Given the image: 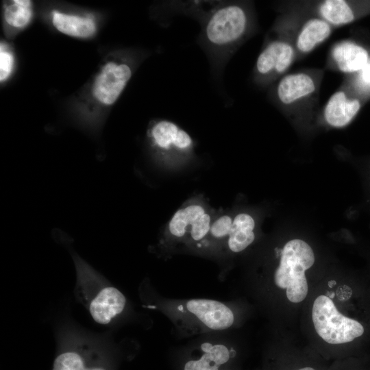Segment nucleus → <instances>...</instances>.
Segmentation results:
<instances>
[{"mask_svg": "<svg viewBox=\"0 0 370 370\" xmlns=\"http://www.w3.org/2000/svg\"><path fill=\"white\" fill-rule=\"evenodd\" d=\"M140 295L145 306L164 314L180 338L223 332L234 327L236 312L230 302L210 299H175L161 296L150 283H142Z\"/></svg>", "mask_w": 370, "mask_h": 370, "instance_id": "1", "label": "nucleus"}, {"mask_svg": "<svg viewBox=\"0 0 370 370\" xmlns=\"http://www.w3.org/2000/svg\"><path fill=\"white\" fill-rule=\"evenodd\" d=\"M251 26V12L240 2H221L209 13L202 21L201 41L216 66H222Z\"/></svg>", "mask_w": 370, "mask_h": 370, "instance_id": "2", "label": "nucleus"}, {"mask_svg": "<svg viewBox=\"0 0 370 370\" xmlns=\"http://www.w3.org/2000/svg\"><path fill=\"white\" fill-rule=\"evenodd\" d=\"M76 271L75 295L93 320L107 325L127 308L125 295L110 284L76 254H73Z\"/></svg>", "mask_w": 370, "mask_h": 370, "instance_id": "3", "label": "nucleus"}, {"mask_svg": "<svg viewBox=\"0 0 370 370\" xmlns=\"http://www.w3.org/2000/svg\"><path fill=\"white\" fill-rule=\"evenodd\" d=\"M314 260L312 249L304 241L293 239L285 244L273 274V282L277 287L286 289L291 302L299 303L306 297L308 286L305 271Z\"/></svg>", "mask_w": 370, "mask_h": 370, "instance_id": "4", "label": "nucleus"}, {"mask_svg": "<svg viewBox=\"0 0 370 370\" xmlns=\"http://www.w3.org/2000/svg\"><path fill=\"white\" fill-rule=\"evenodd\" d=\"M312 319L317 334L330 345L352 342L364 333L362 324L342 314L326 295H319L315 299Z\"/></svg>", "mask_w": 370, "mask_h": 370, "instance_id": "5", "label": "nucleus"}, {"mask_svg": "<svg viewBox=\"0 0 370 370\" xmlns=\"http://www.w3.org/2000/svg\"><path fill=\"white\" fill-rule=\"evenodd\" d=\"M211 224L212 217L207 208L203 204L190 203L173 215L166 230L164 242L198 250L206 239Z\"/></svg>", "mask_w": 370, "mask_h": 370, "instance_id": "6", "label": "nucleus"}, {"mask_svg": "<svg viewBox=\"0 0 370 370\" xmlns=\"http://www.w3.org/2000/svg\"><path fill=\"white\" fill-rule=\"evenodd\" d=\"M147 138L153 153L161 160L185 158L193 150L191 136L169 120L152 122L147 131Z\"/></svg>", "mask_w": 370, "mask_h": 370, "instance_id": "7", "label": "nucleus"}, {"mask_svg": "<svg viewBox=\"0 0 370 370\" xmlns=\"http://www.w3.org/2000/svg\"><path fill=\"white\" fill-rule=\"evenodd\" d=\"M224 332H214L196 337L194 349L198 356L184 364V370H220L236 356V350L225 342Z\"/></svg>", "mask_w": 370, "mask_h": 370, "instance_id": "8", "label": "nucleus"}, {"mask_svg": "<svg viewBox=\"0 0 370 370\" xmlns=\"http://www.w3.org/2000/svg\"><path fill=\"white\" fill-rule=\"evenodd\" d=\"M130 59L110 61L106 63L94 82L92 94L101 103L112 105L118 99L133 73Z\"/></svg>", "mask_w": 370, "mask_h": 370, "instance_id": "9", "label": "nucleus"}, {"mask_svg": "<svg viewBox=\"0 0 370 370\" xmlns=\"http://www.w3.org/2000/svg\"><path fill=\"white\" fill-rule=\"evenodd\" d=\"M295 50L283 40L271 41L264 47L256 62L254 77L256 82L265 84L287 70L293 62Z\"/></svg>", "mask_w": 370, "mask_h": 370, "instance_id": "10", "label": "nucleus"}, {"mask_svg": "<svg viewBox=\"0 0 370 370\" xmlns=\"http://www.w3.org/2000/svg\"><path fill=\"white\" fill-rule=\"evenodd\" d=\"M311 75L297 73L285 75L278 83L276 93L280 101L291 105L313 94L317 88Z\"/></svg>", "mask_w": 370, "mask_h": 370, "instance_id": "11", "label": "nucleus"}, {"mask_svg": "<svg viewBox=\"0 0 370 370\" xmlns=\"http://www.w3.org/2000/svg\"><path fill=\"white\" fill-rule=\"evenodd\" d=\"M360 108V101L350 99L344 91H336L328 101L324 109L327 123L335 127L347 125Z\"/></svg>", "mask_w": 370, "mask_h": 370, "instance_id": "12", "label": "nucleus"}, {"mask_svg": "<svg viewBox=\"0 0 370 370\" xmlns=\"http://www.w3.org/2000/svg\"><path fill=\"white\" fill-rule=\"evenodd\" d=\"M331 55L338 69L344 73L360 71L369 62L367 51L351 41H342L335 45Z\"/></svg>", "mask_w": 370, "mask_h": 370, "instance_id": "13", "label": "nucleus"}, {"mask_svg": "<svg viewBox=\"0 0 370 370\" xmlns=\"http://www.w3.org/2000/svg\"><path fill=\"white\" fill-rule=\"evenodd\" d=\"M255 221L253 217L247 213L237 214L232 221L229 236L223 247L227 252L237 254L248 247L255 240Z\"/></svg>", "mask_w": 370, "mask_h": 370, "instance_id": "14", "label": "nucleus"}, {"mask_svg": "<svg viewBox=\"0 0 370 370\" xmlns=\"http://www.w3.org/2000/svg\"><path fill=\"white\" fill-rule=\"evenodd\" d=\"M52 23L58 31L73 37L88 38L96 31L92 19L58 11L53 12Z\"/></svg>", "mask_w": 370, "mask_h": 370, "instance_id": "15", "label": "nucleus"}, {"mask_svg": "<svg viewBox=\"0 0 370 370\" xmlns=\"http://www.w3.org/2000/svg\"><path fill=\"white\" fill-rule=\"evenodd\" d=\"M330 33V24L322 18H312L299 32L296 40V48L301 53H309L326 40Z\"/></svg>", "mask_w": 370, "mask_h": 370, "instance_id": "16", "label": "nucleus"}, {"mask_svg": "<svg viewBox=\"0 0 370 370\" xmlns=\"http://www.w3.org/2000/svg\"><path fill=\"white\" fill-rule=\"evenodd\" d=\"M319 12L322 19L334 25H346L355 18L349 3L343 0L325 1L320 5Z\"/></svg>", "mask_w": 370, "mask_h": 370, "instance_id": "17", "label": "nucleus"}, {"mask_svg": "<svg viewBox=\"0 0 370 370\" xmlns=\"http://www.w3.org/2000/svg\"><path fill=\"white\" fill-rule=\"evenodd\" d=\"M32 15V1L29 0H14L5 6L3 17L10 26L21 28L27 25Z\"/></svg>", "mask_w": 370, "mask_h": 370, "instance_id": "18", "label": "nucleus"}, {"mask_svg": "<svg viewBox=\"0 0 370 370\" xmlns=\"http://www.w3.org/2000/svg\"><path fill=\"white\" fill-rule=\"evenodd\" d=\"M52 370H106L98 366L88 367L79 350L68 349L55 359Z\"/></svg>", "mask_w": 370, "mask_h": 370, "instance_id": "19", "label": "nucleus"}, {"mask_svg": "<svg viewBox=\"0 0 370 370\" xmlns=\"http://www.w3.org/2000/svg\"><path fill=\"white\" fill-rule=\"evenodd\" d=\"M14 65L12 53L7 49L4 43L0 47V79L5 81L11 74Z\"/></svg>", "mask_w": 370, "mask_h": 370, "instance_id": "20", "label": "nucleus"}, {"mask_svg": "<svg viewBox=\"0 0 370 370\" xmlns=\"http://www.w3.org/2000/svg\"><path fill=\"white\" fill-rule=\"evenodd\" d=\"M359 72L360 82L365 87H370V62Z\"/></svg>", "mask_w": 370, "mask_h": 370, "instance_id": "21", "label": "nucleus"}]
</instances>
